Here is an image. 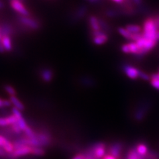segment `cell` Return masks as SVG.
<instances>
[{
	"label": "cell",
	"instance_id": "36",
	"mask_svg": "<svg viewBox=\"0 0 159 159\" xmlns=\"http://www.w3.org/2000/svg\"><path fill=\"white\" fill-rule=\"evenodd\" d=\"M157 39L158 40V41H159V30H158L157 32Z\"/></svg>",
	"mask_w": 159,
	"mask_h": 159
},
{
	"label": "cell",
	"instance_id": "30",
	"mask_svg": "<svg viewBox=\"0 0 159 159\" xmlns=\"http://www.w3.org/2000/svg\"><path fill=\"white\" fill-rule=\"evenodd\" d=\"M131 1L135 6H138V7L143 6V0H131Z\"/></svg>",
	"mask_w": 159,
	"mask_h": 159
},
{
	"label": "cell",
	"instance_id": "15",
	"mask_svg": "<svg viewBox=\"0 0 159 159\" xmlns=\"http://www.w3.org/2000/svg\"><path fill=\"white\" fill-rule=\"evenodd\" d=\"M135 148L136 151L138 152L139 155H140L143 157H145L149 151L147 145L144 143H137L136 146L135 147Z\"/></svg>",
	"mask_w": 159,
	"mask_h": 159
},
{
	"label": "cell",
	"instance_id": "34",
	"mask_svg": "<svg viewBox=\"0 0 159 159\" xmlns=\"http://www.w3.org/2000/svg\"><path fill=\"white\" fill-rule=\"evenodd\" d=\"M5 52H6V50H5V48L3 47V45L2 41H0V53L3 54Z\"/></svg>",
	"mask_w": 159,
	"mask_h": 159
},
{
	"label": "cell",
	"instance_id": "26",
	"mask_svg": "<svg viewBox=\"0 0 159 159\" xmlns=\"http://www.w3.org/2000/svg\"><path fill=\"white\" fill-rule=\"evenodd\" d=\"M139 77L141 78L142 80H151V76H149L148 74H147L146 72L141 71L139 70Z\"/></svg>",
	"mask_w": 159,
	"mask_h": 159
},
{
	"label": "cell",
	"instance_id": "13",
	"mask_svg": "<svg viewBox=\"0 0 159 159\" xmlns=\"http://www.w3.org/2000/svg\"><path fill=\"white\" fill-rule=\"evenodd\" d=\"M2 43L6 52H11L13 49V43L11 37L9 36H3L2 40Z\"/></svg>",
	"mask_w": 159,
	"mask_h": 159
},
{
	"label": "cell",
	"instance_id": "5",
	"mask_svg": "<svg viewBox=\"0 0 159 159\" xmlns=\"http://www.w3.org/2000/svg\"><path fill=\"white\" fill-rule=\"evenodd\" d=\"M123 71L126 75L132 80H136L139 77V70L129 64H124L122 66Z\"/></svg>",
	"mask_w": 159,
	"mask_h": 159
},
{
	"label": "cell",
	"instance_id": "7",
	"mask_svg": "<svg viewBox=\"0 0 159 159\" xmlns=\"http://www.w3.org/2000/svg\"><path fill=\"white\" fill-rule=\"evenodd\" d=\"M39 76L44 82L49 83L53 80L54 72L51 68H43L39 71Z\"/></svg>",
	"mask_w": 159,
	"mask_h": 159
},
{
	"label": "cell",
	"instance_id": "22",
	"mask_svg": "<svg viewBox=\"0 0 159 159\" xmlns=\"http://www.w3.org/2000/svg\"><path fill=\"white\" fill-rule=\"evenodd\" d=\"M128 44L129 46V48H130L131 54H137L139 52V50H140V48H139V47H138L137 43L135 42H131Z\"/></svg>",
	"mask_w": 159,
	"mask_h": 159
},
{
	"label": "cell",
	"instance_id": "2",
	"mask_svg": "<svg viewBox=\"0 0 159 159\" xmlns=\"http://www.w3.org/2000/svg\"><path fill=\"white\" fill-rule=\"evenodd\" d=\"M90 35L92 42L96 45H102L105 44L108 40V34L102 30L101 31H91Z\"/></svg>",
	"mask_w": 159,
	"mask_h": 159
},
{
	"label": "cell",
	"instance_id": "23",
	"mask_svg": "<svg viewBox=\"0 0 159 159\" xmlns=\"http://www.w3.org/2000/svg\"><path fill=\"white\" fill-rule=\"evenodd\" d=\"M106 16L109 17H117L118 16H120L121 13L119 11V10H113V9H108L106 11Z\"/></svg>",
	"mask_w": 159,
	"mask_h": 159
},
{
	"label": "cell",
	"instance_id": "18",
	"mask_svg": "<svg viewBox=\"0 0 159 159\" xmlns=\"http://www.w3.org/2000/svg\"><path fill=\"white\" fill-rule=\"evenodd\" d=\"M118 32L123 37H125V39H127L128 40H130V41H132L133 33L129 32L128 30H127L126 28L119 27V28H118Z\"/></svg>",
	"mask_w": 159,
	"mask_h": 159
},
{
	"label": "cell",
	"instance_id": "10",
	"mask_svg": "<svg viewBox=\"0 0 159 159\" xmlns=\"http://www.w3.org/2000/svg\"><path fill=\"white\" fill-rule=\"evenodd\" d=\"M88 8L86 6H80L74 11V13L72 15V20L74 21H79L86 16Z\"/></svg>",
	"mask_w": 159,
	"mask_h": 159
},
{
	"label": "cell",
	"instance_id": "14",
	"mask_svg": "<svg viewBox=\"0 0 159 159\" xmlns=\"http://www.w3.org/2000/svg\"><path fill=\"white\" fill-rule=\"evenodd\" d=\"M9 100L11 101V102L12 103V106H13V107H16L20 111L25 110V107L24 104L21 101H20V99L16 96H10Z\"/></svg>",
	"mask_w": 159,
	"mask_h": 159
},
{
	"label": "cell",
	"instance_id": "32",
	"mask_svg": "<svg viewBox=\"0 0 159 159\" xmlns=\"http://www.w3.org/2000/svg\"><path fill=\"white\" fill-rule=\"evenodd\" d=\"M102 159H117V158L108 153V154H106V155L102 158Z\"/></svg>",
	"mask_w": 159,
	"mask_h": 159
},
{
	"label": "cell",
	"instance_id": "25",
	"mask_svg": "<svg viewBox=\"0 0 159 159\" xmlns=\"http://www.w3.org/2000/svg\"><path fill=\"white\" fill-rule=\"evenodd\" d=\"M145 159H159V155L155 152L149 151L145 156Z\"/></svg>",
	"mask_w": 159,
	"mask_h": 159
},
{
	"label": "cell",
	"instance_id": "37",
	"mask_svg": "<svg viewBox=\"0 0 159 159\" xmlns=\"http://www.w3.org/2000/svg\"><path fill=\"white\" fill-rule=\"evenodd\" d=\"M85 159H97L95 157H86Z\"/></svg>",
	"mask_w": 159,
	"mask_h": 159
},
{
	"label": "cell",
	"instance_id": "21",
	"mask_svg": "<svg viewBox=\"0 0 159 159\" xmlns=\"http://www.w3.org/2000/svg\"><path fill=\"white\" fill-rule=\"evenodd\" d=\"M4 89L10 96H16L17 95V92L13 86H11L9 84H6V85L4 86Z\"/></svg>",
	"mask_w": 159,
	"mask_h": 159
},
{
	"label": "cell",
	"instance_id": "4",
	"mask_svg": "<svg viewBox=\"0 0 159 159\" xmlns=\"http://www.w3.org/2000/svg\"><path fill=\"white\" fill-rule=\"evenodd\" d=\"M36 136L41 142L42 147H47L52 142V138L50 133L46 131H39L36 132Z\"/></svg>",
	"mask_w": 159,
	"mask_h": 159
},
{
	"label": "cell",
	"instance_id": "35",
	"mask_svg": "<svg viewBox=\"0 0 159 159\" xmlns=\"http://www.w3.org/2000/svg\"><path fill=\"white\" fill-rule=\"evenodd\" d=\"M4 7V4L2 2L0 1V9H2Z\"/></svg>",
	"mask_w": 159,
	"mask_h": 159
},
{
	"label": "cell",
	"instance_id": "20",
	"mask_svg": "<svg viewBox=\"0 0 159 159\" xmlns=\"http://www.w3.org/2000/svg\"><path fill=\"white\" fill-rule=\"evenodd\" d=\"M151 84L152 87L159 90V76L158 74H152L151 75Z\"/></svg>",
	"mask_w": 159,
	"mask_h": 159
},
{
	"label": "cell",
	"instance_id": "33",
	"mask_svg": "<svg viewBox=\"0 0 159 159\" xmlns=\"http://www.w3.org/2000/svg\"><path fill=\"white\" fill-rule=\"evenodd\" d=\"M3 107H6V106H5V99L0 98V109Z\"/></svg>",
	"mask_w": 159,
	"mask_h": 159
},
{
	"label": "cell",
	"instance_id": "28",
	"mask_svg": "<svg viewBox=\"0 0 159 159\" xmlns=\"http://www.w3.org/2000/svg\"><path fill=\"white\" fill-rule=\"evenodd\" d=\"M9 141V140H8L7 138L2 135H0V147L3 148Z\"/></svg>",
	"mask_w": 159,
	"mask_h": 159
},
{
	"label": "cell",
	"instance_id": "39",
	"mask_svg": "<svg viewBox=\"0 0 159 159\" xmlns=\"http://www.w3.org/2000/svg\"><path fill=\"white\" fill-rule=\"evenodd\" d=\"M158 76H159V70H158Z\"/></svg>",
	"mask_w": 159,
	"mask_h": 159
},
{
	"label": "cell",
	"instance_id": "3",
	"mask_svg": "<svg viewBox=\"0 0 159 159\" xmlns=\"http://www.w3.org/2000/svg\"><path fill=\"white\" fill-rule=\"evenodd\" d=\"M10 6L19 15L25 16H31V13L25 6L23 2L21 0H10Z\"/></svg>",
	"mask_w": 159,
	"mask_h": 159
},
{
	"label": "cell",
	"instance_id": "16",
	"mask_svg": "<svg viewBox=\"0 0 159 159\" xmlns=\"http://www.w3.org/2000/svg\"><path fill=\"white\" fill-rule=\"evenodd\" d=\"M127 159H145V157L139 155L135 148H132L128 151Z\"/></svg>",
	"mask_w": 159,
	"mask_h": 159
},
{
	"label": "cell",
	"instance_id": "12",
	"mask_svg": "<svg viewBox=\"0 0 159 159\" xmlns=\"http://www.w3.org/2000/svg\"><path fill=\"white\" fill-rule=\"evenodd\" d=\"M89 26L91 29V31H101V26L99 22V19L95 16H90L88 17Z\"/></svg>",
	"mask_w": 159,
	"mask_h": 159
},
{
	"label": "cell",
	"instance_id": "38",
	"mask_svg": "<svg viewBox=\"0 0 159 159\" xmlns=\"http://www.w3.org/2000/svg\"><path fill=\"white\" fill-rule=\"evenodd\" d=\"M89 1L92 3H97L99 1V0H89Z\"/></svg>",
	"mask_w": 159,
	"mask_h": 159
},
{
	"label": "cell",
	"instance_id": "17",
	"mask_svg": "<svg viewBox=\"0 0 159 159\" xmlns=\"http://www.w3.org/2000/svg\"><path fill=\"white\" fill-rule=\"evenodd\" d=\"M125 28L131 33H139L143 31V29L141 28V27L137 25H127Z\"/></svg>",
	"mask_w": 159,
	"mask_h": 159
},
{
	"label": "cell",
	"instance_id": "1",
	"mask_svg": "<svg viewBox=\"0 0 159 159\" xmlns=\"http://www.w3.org/2000/svg\"><path fill=\"white\" fill-rule=\"evenodd\" d=\"M17 21L23 30L27 31H37L41 27V23L35 18L31 16H25L17 14Z\"/></svg>",
	"mask_w": 159,
	"mask_h": 159
},
{
	"label": "cell",
	"instance_id": "8",
	"mask_svg": "<svg viewBox=\"0 0 159 159\" xmlns=\"http://www.w3.org/2000/svg\"><path fill=\"white\" fill-rule=\"evenodd\" d=\"M32 149L33 147L30 146H25L21 148L16 149L12 152V155L16 158H19L20 157L27 156L29 155H32Z\"/></svg>",
	"mask_w": 159,
	"mask_h": 159
},
{
	"label": "cell",
	"instance_id": "27",
	"mask_svg": "<svg viewBox=\"0 0 159 159\" xmlns=\"http://www.w3.org/2000/svg\"><path fill=\"white\" fill-rule=\"evenodd\" d=\"M10 125L8 118L6 117H0V127H6Z\"/></svg>",
	"mask_w": 159,
	"mask_h": 159
},
{
	"label": "cell",
	"instance_id": "19",
	"mask_svg": "<svg viewBox=\"0 0 159 159\" xmlns=\"http://www.w3.org/2000/svg\"><path fill=\"white\" fill-rule=\"evenodd\" d=\"M32 155L36 157H43L45 155V151L41 147H33Z\"/></svg>",
	"mask_w": 159,
	"mask_h": 159
},
{
	"label": "cell",
	"instance_id": "24",
	"mask_svg": "<svg viewBox=\"0 0 159 159\" xmlns=\"http://www.w3.org/2000/svg\"><path fill=\"white\" fill-rule=\"evenodd\" d=\"M10 127H11V130L13 131V133L16 134V135H20V134L22 133V129L20 127L18 123H15L12 124L11 125H10Z\"/></svg>",
	"mask_w": 159,
	"mask_h": 159
},
{
	"label": "cell",
	"instance_id": "11",
	"mask_svg": "<svg viewBox=\"0 0 159 159\" xmlns=\"http://www.w3.org/2000/svg\"><path fill=\"white\" fill-rule=\"evenodd\" d=\"M0 33L2 36H9L12 37L15 33V30L11 25V24L8 23H3L0 25Z\"/></svg>",
	"mask_w": 159,
	"mask_h": 159
},
{
	"label": "cell",
	"instance_id": "40",
	"mask_svg": "<svg viewBox=\"0 0 159 159\" xmlns=\"http://www.w3.org/2000/svg\"><path fill=\"white\" fill-rule=\"evenodd\" d=\"M21 1H22V2H23V0H21Z\"/></svg>",
	"mask_w": 159,
	"mask_h": 159
},
{
	"label": "cell",
	"instance_id": "6",
	"mask_svg": "<svg viewBox=\"0 0 159 159\" xmlns=\"http://www.w3.org/2000/svg\"><path fill=\"white\" fill-rule=\"evenodd\" d=\"M123 148V144L120 142H116L114 143H112L111 145L109 146L108 149L109 154H110V155L116 157L118 159L121 157Z\"/></svg>",
	"mask_w": 159,
	"mask_h": 159
},
{
	"label": "cell",
	"instance_id": "9",
	"mask_svg": "<svg viewBox=\"0 0 159 159\" xmlns=\"http://www.w3.org/2000/svg\"><path fill=\"white\" fill-rule=\"evenodd\" d=\"M11 111H12V113L16 117L19 125L20 126V127H21V129H22V131H23L25 129V128L28 126V125L26 123L25 120V119L22 115V113L21 112V111L19 110L18 109H17L15 107H12Z\"/></svg>",
	"mask_w": 159,
	"mask_h": 159
},
{
	"label": "cell",
	"instance_id": "29",
	"mask_svg": "<svg viewBox=\"0 0 159 159\" xmlns=\"http://www.w3.org/2000/svg\"><path fill=\"white\" fill-rule=\"evenodd\" d=\"M121 51L123 52L126 54H130V48H129V44H124L121 46Z\"/></svg>",
	"mask_w": 159,
	"mask_h": 159
},
{
	"label": "cell",
	"instance_id": "31",
	"mask_svg": "<svg viewBox=\"0 0 159 159\" xmlns=\"http://www.w3.org/2000/svg\"><path fill=\"white\" fill-rule=\"evenodd\" d=\"M85 158H86V156L84 155V154L80 153L74 156L72 159H85Z\"/></svg>",
	"mask_w": 159,
	"mask_h": 159
}]
</instances>
